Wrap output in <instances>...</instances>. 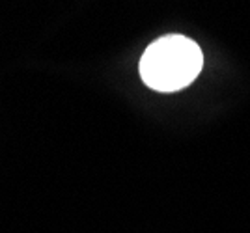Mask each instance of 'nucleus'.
Wrapping results in <instances>:
<instances>
[{
	"label": "nucleus",
	"mask_w": 250,
	"mask_h": 233,
	"mask_svg": "<svg viewBox=\"0 0 250 233\" xmlns=\"http://www.w3.org/2000/svg\"><path fill=\"white\" fill-rule=\"evenodd\" d=\"M204 56L192 39L179 34L159 38L140 58V77L157 92H177L202 71Z\"/></svg>",
	"instance_id": "1"
}]
</instances>
